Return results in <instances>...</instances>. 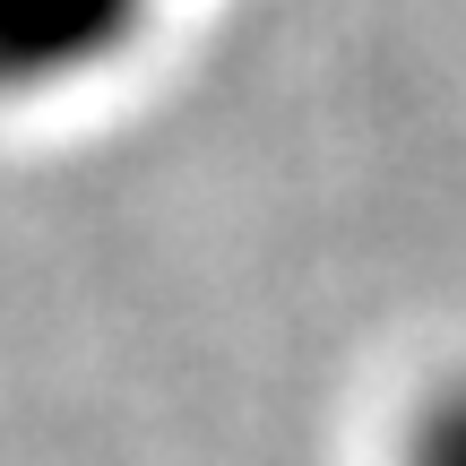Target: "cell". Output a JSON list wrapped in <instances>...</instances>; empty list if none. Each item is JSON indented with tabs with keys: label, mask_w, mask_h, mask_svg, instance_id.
<instances>
[{
	"label": "cell",
	"mask_w": 466,
	"mask_h": 466,
	"mask_svg": "<svg viewBox=\"0 0 466 466\" xmlns=\"http://www.w3.org/2000/svg\"><path fill=\"white\" fill-rule=\"evenodd\" d=\"M138 0H0V96H44L113 61Z\"/></svg>",
	"instance_id": "6da1fadb"
},
{
	"label": "cell",
	"mask_w": 466,
	"mask_h": 466,
	"mask_svg": "<svg viewBox=\"0 0 466 466\" xmlns=\"http://www.w3.org/2000/svg\"><path fill=\"white\" fill-rule=\"evenodd\" d=\"M406 466H466V380H450L406 432Z\"/></svg>",
	"instance_id": "7a4b0ae2"
}]
</instances>
